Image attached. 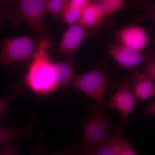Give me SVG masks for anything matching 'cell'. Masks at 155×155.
Segmentation results:
<instances>
[{
	"label": "cell",
	"mask_w": 155,
	"mask_h": 155,
	"mask_svg": "<svg viewBox=\"0 0 155 155\" xmlns=\"http://www.w3.org/2000/svg\"><path fill=\"white\" fill-rule=\"evenodd\" d=\"M82 11L70 5L67 2V6L61 17L63 22L68 26H72L79 23Z\"/></svg>",
	"instance_id": "obj_17"
},
{
	"label": "cell",
	"mask_w": 155,
	"mask_h": 155,
	"mask_svg": "<svg viewBox=\"0 0 155 155\" xmlns=\"http://www.w3.org/2000/svg\"><path fill=\"white\" fill-rule=\"evenodd\" d=\"M88 114L84 121L83 138L79 155H93L107 143L113 134V125L102 105L86 106Z\"/></svg>",
	"instance_id": "obj_2"
},
{
	"label": "cell",
	"mask_w": 155,
	"mask_h": 155,
	"mask_svg": "<svg viewBox=\"0 0 155 155\" xmlns=\"http://www.w3.org/2000/svg\"><path fill=\"white\" fill-rule=\"evenodd\" d=\"M115 40L121 45L143 52L150 43L149 35L143 26L138 25H126L116 30Z\"/></svg>",
	"instance_id": "obj_7"
},
{
	"label": "cell",
	"mask_w": 155,
	"mask_h": 155,
	"mask_svg": "<svg viewBox=\"0 0 155 155\" xmlns=\"http://www.w3.org/2000/svg\"><path fill=\"white\" fill-rule=\"evenodd\" d=\"M137 99L127 81H122L117 86L114 94L109 99L108 106L111 109L119 111L122 120L127 121L129 116L133 113L136 105Z\"/></svg>",
	"instance_id": "obj_8"
},
{
	"label": "cell",
	"mask_w": 155,
	"mask_h": 155,
	"mask_svg": "<svg viewBox=\"0 0 155 155\" xmlns=\"http://www.w3.org/2000/svg\"><path fill=\"white\" fill-rule=\"evenodd\" d=\"M34 116L31 114L29 123L23 127L13 128L0 126V147L9 143H18L21 140L33 136L34 124L37 121L36 117L34 118Z\"/></svg>",
	"instance_id": "obj_10"
},
{
	"label": "cell",
	"mask_w": 155,
	"mask_h": 155,
	"mask_svg": "<svg viewBox=\"0 0 155 155\" xmlns=\"http://www.w3.org/2000/svg\"><path fill=\"white\" fill-rule=\"evenodd\" d=\"M143 113L148 116H154L155 115V101L153 100L146 106L143 110Z\"/></svg>",
	"instance_id": "obj_24"
},
{
	"label": "cell",
	"mask_w": 155,
	"mask_h": 155,
	"mask_svg": "<svg viewBox=\"0 0 155 155\" xmlns=\"http://www.w3.org/2000/svg\"><path fill=\"white\" fill-rule=\"evenodd\" d=\"M6 17L14 26L25 22L41 35L48 30L45 23L48 14L46 0H17L5 1Z\"/></svg>",
	"instance_id": "obj_3"
},
{
	"label": "cell",
	"mask_w": 155,
	"mask_h": 155,
	"mask_svg": "<svg viewBox=\"0 0 155 155\" xmlns=\"http://www.w3.org/2000/svg\"><path fill=\"white\" fill-rule=\"evenodd\" d=\"M94 2L99 7L105 17L119 12L125 7L126 4L123 0H101Z\"/></svg>",
	"instance_id": "obj_15"
},
{
	"label": "cell",
	"mask_w": 155,
	"mask_h": 155,
	"mask_svg": "<svg viewBox=\"0 0 155 155\" xmlns=\"http://www.w3.org/2000/svg\"><path fill=\"white\" fill-rule=\"evenodd\" d=\"M50 45L49 39L43 35L38 51L31 60L22 80L25 87L40 98L48 96L59 89L54 62L48 53Z\"/></svg>",
	"instance_id": "obj_1"
},
{
	"label": "cell",
	"mask_w": 155,
	"mask_h": 155,
	"mask_svg": "<svg viewBox=\"0 0 155 155\" xmlns=\"http://www.w3.org/2000/svg\"><path fill=\"white\" fill-rule=\"evenodd\" d=\"M6 8L4 1H0V22L6 18Z\"/></svg>",
	"instance_id": "obj_25"
},
{
	"label": "cell",
	"mask_w": 155,
	"mask_h": 155,
	"mask_svg": "<svg viewBox=\"0 0 155 155\" xmlns=\"http://www.w3.org/2000/svg\"><path fill=\"white\" fill-rule=\"evenodd\" d=\"M92 2L89 0H70L68 1V3L70 5L83 11Z\"/></svg>",
	"instance_id": "obj_23"
},
{
	"label": "cell",
	"mask_w": 155,
	"mask_h": 155,
	"mask_svg": "<svg viewBox=\"0 0 155 155\" xmlns=\"http://www.w3.org/2000/svg\"><path fill=\"white\" fill-rule=\"evenodd\" d=\"M66 0H46L48 13L55 17H61L67 5Z\"/></svg>",
	"instance_id": "obj_18"
},
{
	"label": "cell",
	"mask_w": 155,
	"mask_h": 155,
	"mask_svg": "<svg viewBox=\"0 0 155 155\" xmlns=\"http://www.w3.org/2000/svg\"><path fill=\"white\" fill-rule=\"evenodd\" d=\"M8 90V93L7 95L0 98V119L2 118L8 112L11 100L21 95L22 93L21 87L15 84L9 85Z\"/></svg>",
	"instance_id": "obj_16"
},
{
	"label": "cell",
	"mask_w": 155,
	"mask_h": 155,
	"mask_svg": "<svg viewBox=\"0 0 155 155\" xmlns=\"http://www.w3.org/2000/svg\"><path fill=\"white\" fill-rule=\"evenodd\" d=\"M0 155H20L18 143H9L0 147Z\"/></svg>",
	"instance_id": "obj_20"
},
{
	"label": "cell",
	"mask_w": 155,
	"mask_h": 155,
	"mask_svg": "<svg viewBox=\"0 0 155 155\" xmlns=\"http://www.w3.org/2000/svg\"><path fill=\"white\" fill-rule=\"evenodd\" d=\"M109 81L107 72L97 67L76 75L70 86L93 100L95 104L102 105Z\"/></svg>",
	"instance_id": "obj_5"
},
{
	"label": "cell",
	"mask_w": 155,
	"mask_h": 155,
	"mask_svg": "<svg viewBox=\"0 0 155 155\" xmlns=\"http://www.w3.org/2000/svg\"><path fill=\"white\" fill-rule=\"evenodd\" d=\"M93 155H114L111 137L107 143L100 147Z\"/></svg>",
	"instance_id": "obj_21"
},
{
	"label": "cell",
	"mask_w": 155,
	"mask_h": 155,
	"mask_svg": "<svg viewBox=\"0 0 155 155\" xmlns=\"http://www.w3.org/2000/svg\"><path fill=\"white\" fill-rule=\"evenodd\" d=\"M108 53L116 64L125 69H135L150 59L143 52L125 46L116 40L109 43Z\"/></svg>",
	"instance_id": "obj_6"
},
{
	"label": "cell",
	"mask_w": 155,
	"mask_h": 155,
	"mask_svg": "<svg viewBox=\"0 0 155 155\" xmlns=\"http://www.w3.org/2000/svg\"><path fill=\"white\" fill-rule=\"evenodd\" d=\"M54 68L59 89L70 86L76 75L73 67L72 56H68L64 61L54 62Z\"/></svg>",
	"instance_id": "obj_12"
},
{
	"label": "cell",
	"mask_w": 155,
	"mask_h": 155,
	"mask_svg": "<svg viewBox=\"0 0 155 155\" xmlns=\"http://www.w3.org/2000/svg\"><path fill=\"white\" fill-rule=\"evenodd\" d=\"M20 35L3 39L0 51V65L23 63L31 61L38 51L42 37Z\"/></svg>",
	"instance_id": "obj_4"
},
{
	"label": "cell",
	"mask_w": 155,
	"mask_h": 155,
	"mask_svg": "<svg viewBox=\"0 0 155 155\" xmlns=\"http://www.w3.org/2000/svg\"><path fill=\"white\" fill-rule=\"evenodd\" d=\"M45 143V136L41 134L33 148L32 155H79L78 146H73L61 150L52 151L48 149Z\"/></svg>",
	"instance_id": "obj_14"
},
{
	"label": "cell",
	"mask_w": 155,
	"mask_h": 155,
	"mask_svg": "<svg viewBox=\"0 0 155 155\" xmlns=\"http://www.w3.org/2000/svg\"><path fill=\"white\" fill-rule=\"evenodd\" d=\"M121 155H137L135 150L128 140L125 139L122 140Z\"/></svg>",
	"instance_id": "obj_22"
},
{
	"label": "cell",
	"mask_w": 155,
	"mask_h": 155,
	"mask_svg": "<svg viewBox=\"0 0 155 155\" xmlns=\"http://www.w3.org/2000/svg\"><path fill=\"white\" fill-rule=\"evenodd\" d=\"M150 80L155 81V60L150 59L144 64L143 71L142 72Z\"/></svg>",
	"instance_id": "obj_19"
},
{
	"label": "cell",
	"mask_w": 155,
	"mask_h": 155,
	"mask_svg": "<svg viewBox=\"0 0 155 155\" xmlns=\"http://www.w3.org/2000/svg\"><path fill=\"white\" fill-rule=\"evenodd\" d=\"M105 17L99 7L92 2L82 11L79 23L90 31L99 25Z\"/></svg>",
	"instance_id": "obj_13"
},
{
	"label": "cell",
	"mask_w": 155,
	"mask_h": 155,
	"mask_svg": "<svg viewBox=\"0 0 155 155\" xmlns=\"http://www.w3.org/2000/svg\"><path fill=\"white\" fill-rule=\"evenodd\" d=\"M89 31L80 23L68 26L61 35L58 51L60 54L72 56L90 35Z\"/></svg>",
	"instance_id": "obj_9"
},
{
	"label": "cell",
	"mask_w": 155,
	"mask_h": 155,
	"mask_svg": "<svg viewBox=\"0 0 155 155\" xmlns=\"http://www.w3.org/2000/svg\"><path fill=\"white\" fill-rule=\"evenodd\" d=\"M127 82L137 100L147 101L155 96L154 82L142 73L133 75Z\"/></svg>",
	"instance_id": "obj_11"
}]
</instances>
